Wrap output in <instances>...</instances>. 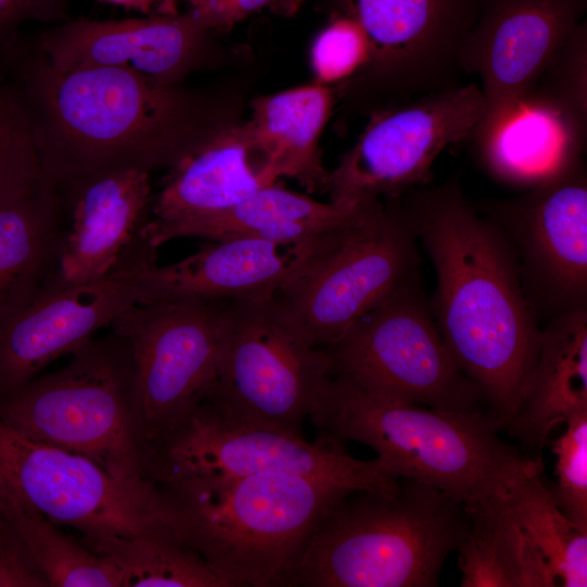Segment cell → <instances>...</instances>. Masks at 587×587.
<instances>
[{
	"mask_svg": "<svg viewBox=\"0 0 587 587\" xmlns=\"http://www.w3.org/2000/svg\"><path fill=\"white\" fill-rule=\"evenodd\" d=\"M334 445L371 447L395 478L432 486L463 505L495 491L529 459L498 435L480 411L457 412L394 401L330 375L309 415Z\"/></svg>",
	"mask_w": 587,
	"mask_h": 587,
	"instance_id": "4",
	"label": "cell"
},
{
	"mask_svg": "<svg viewBox=\"0 0 587 587\" xmlns=\"http://www.w3.org/2000/svg\"><path fill=\"white\" fill-rule=\"evenodd\" d=\"M323 348L332 375L394 401L472 412L483 400L436 325L419 271Z\"/></svg>",
	"mask_w": 587,
	"mask_h": 587,
	"instance_id": "9",
	"label": "cell"
},
{
	"mask_svg": "<svg viewBox=\"0 0 587 587\" xmlns=\"http://www.w3.org/2000/svg\"><path fill=\"white\" fill-rule=\"evenodd\" d=\"M372 46L367 71L401 103L461 85L460 54L483 0H336Z\"/></svg>",
	"mask_w": 587,
	"mask_h": 587,
	"instance_id": "15",
	"label": "cell"
},
{
	"mask_svg": "<svg viewBox=\"0 0 587 587\" xmlns=\"http://www.w3.org/2000/svg\"><path fill=\"white\" fill-rule=\"evenodd\" d=\"M586 11L587 0L482 1L460 54L462 72L482 80L484 113L474 134L524 97Z\"/></svg>",
	"mask_w": 587,
	"mask_h": 587,
	"instance_id": "16",
	"label": "cell"
},
{
	"mask_svg": "<svg viewBox=\"0 0 587 587\" xmlns=\"http://www.w3.org/2000/svg\"><path fill=\"white\" fill-rule=\"evenodd\" d=\"M183 1H185V2H187L189 5H191L192 2H193L195 0H183Z\"/></svg>",
	"mask_w": 587,
	"mask_h": 587,
	"instance_id": "39",
	"label": "cell"
},
{
	"mask_svg": "<svg viewBox=\"0 0 587 587\" xmlns=\"http://www.w3.org/2000/svg\"><path fill=\"white\" fill-rule=\"evenodd\" d=\"M470 528L462 503L411 478L394 494L353 490L319 521L285 587H434Z\"/></svg>",
	"mask_w": 587,
	"mask_h": 587,
	"instance_id": "5",
	"label": "cell"
},
{
	"mask_svg": "<svg viewBox=\"0 0 587 587\" xmlns=\"http://www.w3.org/2000/svg\"><path fill=\"white\" fill-rule=\"evenodd\" d=\"M208 33L188 9L124 20L67 18L32 43L60 70L129 68L174 85L196 61Z\"/></svg>",
	"mask_w": 587,
	"mask_h": 587,
	"instance_id": "20",
	"label": "cell"
},
{
	"mask_svg": "<svg viewBox=\"0 0 587 587\" xmlns=\"http://www.w3.org/2000/svg\"><path fill=\"white\" fill-rule=\"evenodd\" d=\"M333 104L332 88L316 82L251 102L247 125L278 178L295 179L309 192L326 191L329 171L320 140Z\"/></svg>",
	"mask_w": 587,
	"mask_h": 587,
	"instance_id": "26",
	"label": "cell"
},
{
	"mask_svg": "<svg viewBox=\"0 0 587 587\" xmlns=\"http://www.w3.org/2000/svg\"><path fill=\"white\" fill-rule=\"evenodd\" d=\"M419 246L399 197L380 200L329 233L272 298L308 344L327 347L419 271Z\"/></svg>",
	"mask_w": 587,
	"mask_h": 587,
	"instance_id": "7",
	"label": "cell"
},
{
	"mask_svg": "<svg viewBox=\"0 0 587 587\" xmlns=\"http://www.w3.org/2000/svg\"><path fill=\"white\" fill-rule=\"evenodd\" d=\"M0 587H50L30 549L1 508Z\"/></svg>",
	"mask_w": 587,
	"mask_h": 587,
	"instance_id": "36",
	"label": "cell"
},
{
	"mask_svg": "<svg viewBox=\"0 0 587 587\" xmlns=\"http://www.w3.org/2000/svg\"><path fill=\"white\" fill-rule=\"evenodd\" d=\"M42 172L12 93L0 85V207L32 188Z\"/></svg>",
	"mask_w": 587,
	"mask_h": 587,
	"instance_id": "33",
	"label": "cell"
},
{
	"mask_svg": "<svg viewBox=\"0 0 587 587\" xmlns=\"http://www.w3.org/2000/svg\"><path fill=\"white\" fill-rule=\"evenodd\" d=\"M64 210L45 176L0 207V326L55 283Z\"/></svg>",
	"mask_w": 587,
	"mask_h": 587,
	"instance_id": "23",
	"label": "cell"
},
{
	"mask_svg": "<svg viewBox=\"0 0 587 587\" xmlns=\"http://www.w3.org/2000/svg\"><path fill=\"white\" fill-rule=\"evenodd\" d=\"M587 411V310L549 319L508 425L525 446L540 449L550 433Z\"/></svg>",
	"mask_w": 587,
	"mask_h": 587,
	"instance_id": "22",
	"label": "cell"
},
{
	"mask_svg": "<svg viewBox=\"0 0 587 587\" xmlns=\"http://www.w3.org/2000/svg\"><path fill=\"white\" fill-rule=\"evenodd\" d=\"M0 421L27 438L86 457L117 479H145L136 365L128 341L113 332L1 398Z\"/></svg>",
	"mask_w": 587,
	"mask_h": 587,
	"instance_id": "6",
	"label": "cell"
},
{
	"mask_svg": "<svg viewBox=\"0 0 587 587\" xmlns=\"http://www.w3.org/2000/svg\"><path fill=\"white\" fill-rule=\"evenodd\" d=\"M287 473L344 489L394 494L399 479L377 459L359 460L340 445L225 412L203 399L143 446L142 476L153 483L198 475Z\"/></svg>",
	"mask_w": 587,
	"mask_h": 587,
	"instance_id": "8",
	"label": "cell"
},
{
	"mask_svg": "<svg viewBox=\"0 0 587 587\" xmlns=\"http://www.w3.org/2000/svg\"><path fill=\"white\" fill-rule=\"evenodd\" d=\"M68 0H0V58L28 21L64 22Z\"/></svg>",
	"mask_w": 587,
	"mask_h": 587,
	"instance_id": "37",
	"label": "cell"
},
{
	"mask_svg": "<svg viewBox=\"0 0 587 587\" xmlns=\"http://www.w3.org/2000/svg\"><path fill=\"white\" fill-rule=\"evenodd\" d=\"M110 4L118 5L127 10H135L140 13L150 15L157 10L159 13L177 12L172 4L166 3L172 0H100Z\"/></svg>",
	"mask_w": 587,
	"mask_h": 587,
	"instance_id": "38",
	"label": "cell"
},
{
	"mask_svg": "<svg viewBox=\"0 0 587 587\" xmlns=\"http://www.w3.org/2000/svg\"><path fill=\"white\" fill-rule=\"evenodd\" d=\"M399 198L436 273L429 299L436 325L489 403L490 416L508 426L541 332L515 251L501 228L466 200L458 175Z\"/></svg>",
	"mask_w": 587,
	"mask_h": 587,
	"instance_id": "2",
	"label": "cell"
},
{
	"mask_svg": "<svg viewBox=\"0 0 587 587\" xmlns=\"http://www.w3.org/2000/svg\"><path fill=\"white\" fill-rule=\"evenodd\" d=\"M552 444L558 483L551 495L565 516L587 532V411L572 416Z\"/></svg>",
	"mask_w": 587,
	"mask_h": 587,
	"instance_id": "34",
	"label": "cell"
},
{
	"mask_svg": "<svg viewBox=\"0 0 587 587\" xmlns=\"http://www.w3.org/2000/svg\"><path fill=\"white\" fill-rule=\"evenodd\" d=\"M586 137L559 114L523 97L471 140L490 177L527 190L583 161Z\"/></svg>",
	"mask_w": 587,
	"mask_h": 587,
	"instance_id": "24",
	"label": "cell"
},
{
	"mask_svg": "<svg viewBox=\"0 0 587 587\" xmlns=\"http://www.w3.org/2000/svg\"><path fill=\"white\" fill-rule=\"evenodd\" d=\"M305 0H195L189 10L208 30L228 32L255 13L294 16Z\"/></svg>",
	"mask_w": 587,
	"mask_h": 587,
	"instance_id": "35",
	"label": "cell"
},
{
	"mask_svg": "<svg viewBox=\"0 0 587 587\" xmlns=\"http://www.w3.org/2000/svg\"><path fill=\"white\" fill-rule=\"evenodd\" d=\"M138 302L121 272L75 286L52 284L0 326V399L71 354Z\"/></svg>",
	"mask_w": 587,
	"mask_h": 587,
	"instance_id": "19",
	"label": "cell"
},
{
	"mask_svg": "<svg viewBox=\"0 0 587 587\" xmlns=\"http://www.w3.org/2000/svg\"><path fill=\"white\" fill-rule=\"evenodd\" d=\"M372 62L371 41L352 17L335 13L319 33L311 48L315 82L332 85L367 70Z\"/></svg>",
	"mask_w": 587,
	"mask_h": 587,
	"instance_id": "32",
	"label": "cell"
},
{
	"mask_svg": "<svg viewBox=\"0 0 587 587\" xmlns=\"http://www.w3.org/2000/svg\"><path fill=\"white\" fill-rule=\"evenodd\" d=\"M0 482L59 526L90 537L177 532L151 480H121L90 459L27 438L0 421Z\"/></svg>",
	"mask_w": 587,
	"mask_h": 587,
	"instance_id": "11",
	"label": "cell"
},
{
	"mask_svg": "<svg viewBox=\"0 0 587 587\" xmlns=\"http://www.w3.org/2000/svg\"><path fill=\"white\" fill-rule=\"evenodd\" d=\"M0 508L30 549L50 587H124L116 566L59 529L0 482Z\"/></svg>",
	"mask_w": 587,
	"mask_h": 587,
	"instance_id": "30",
	"label": "cell"
},
{
	"mask_svg": "<svg viewBox=\"0 0 587 587\" xmlns=\"http://www.w3.org/2000/svg\"><path fill=\"white\" fill-rule=\"evenodd\" d=\"M378 201L322 202L274 184L227 210L179 227L172 240L198 237L211 241L255 238L309 242L351 223Z\"/></svg>",
	"mask_w": 587,
	"mask_h": 587,
	"instance_id": "25",
	"label": "cell"
},
{
	"mask_svg": "<svg viewBox=\"0 0 587 587\" xmlns=\"http://www.w3.org/2000/svg\"><path fill=\"white\" fill-rule=\"evenodd\" d=\"M167 170L138 236L150 252L179 227L227 210L278 179L247 123L207 130Z\"/></svg>",
	"mask_w": 587,
	"mask_h": 587,
	"instance_id": "17",
	"label": "cell"
},
{
	"mask_svg": "<svg viewBox=\"0 0 587 587\" xmlns=\"http://www.w3.org/2000/svg\"><path fill=\"white\" fill-rule=\"evenodd\" d=\"M483 113L475 84L373 112L355 143L329 171V200H385L425 186L437 157L448 146L471 140Z\"/></svg>",
	"mask_w": 587,
	"mask_h": 587,
	"instance_id": "12",
	"label": "cell"
},
{
	"mask_svg": "<svg viewBox=\"0 0 587 587\" xmlns=\"http://www.w3.org/2000/svg\"><path fill=\"white\" fill-rule=\"evenodd\" d=\"M332 374L325 348L308 344L272 297L227 301L215 378L204 399L230 414L302 435Z\"/></svg>",
	"mask_w": 587,
	"mask_h": 587,
	"instance_id": "10",
	"label": "cell"
},
{
	"mask_svg": "<svg viewBox=\"0 0 587 587\" xmlns=\"http://www.w3.org/2000/svg\"><path fill=\"white\" fill-rule=\"evenodd\" d=\"M541 461L529 459L496 492L558 585L586 587L587 532L560 510L541 479Z\"/></svg>",
	"mask_w": 587,
	"mask_h": 587,
	"instance_id": "28",
	"label": "cell"
},
{
	"mask_svg": "<svg viewBox=\"0 0 587 587\" xmlns=\"http://www.w3.org/2000/svg\"><path fill=\"white\" fill-rule=\"evenodd\" d=\"M587 136V22L582 21L546 62L524 95Z\"/></svg>",
	"mask_w": 587,
	"mask_h": 587,
	"instance_id": "31",
	"label": "cell"
},
{
	"mask_svg": "<svg viewBox=\"0 0 587 587\" xmlns=\"http://www.w3.org/2000/svg\"><path fill=\"white\" fill-rule=\"evenodd\" d=\"M477 210L510 240L538 320L587 310V173L584 160L516 198Z\"/></svg>",
	"mask_w": 587,
	"mask_h": 587,
	"instance_id": "13",
	"label": "cell"
},
{
	"mask_svg": "<svg viewBox=\"0 0 587 587\" xmlns=\"http://www.w3.org/2000/svg\"><path fill=\"white\" fill-rule=\"evenodd\" d=\"M150 173L128 170L96 177L68 195L55 284L75 286L115 271L138 240L152 201Z\"/></svg>",
	"mask_w": 587,
	"mask_h": 587,
	"instance_id": "21",
	"label": "cell"
},
{
	"mask_svg": "<svg viewBox=\"0 0 587 587\" xmlns=\"http://www.w3.org/2000/svg\"><path fill=\"white\" fill-rule=\"evenodd\" d=\"M0 78L63 199L105 174L168 168L205 133L173 85L129 68L60 70L21 35L0 59Z\"/></svg>",
	"mask_w": 587,
	"mask_h": 587,
	"instance_id": "1",
	"label": "cell"
},
{
	"mask_svg": "<svg viewBox=\"0 0 587 587\" xmlns=\"http://www.w3.org/2000/svg\"><path fill=\"white\" fill-rule=\"evenodd\" d=\"M78 539L116 566L124 587H232L176 532Z\"/></svg>",
	"mask_w": 587,
	"mask_h": 587,
	"instance_id": "29",
	"label": "cell"
},
{
	"mask_svg": "<svg viewBox=\"0 0 587 587\" xmlns=\"http://www.w3.org/2000/svg\"><path fill=\"white\" fill-rule=\"evenodd\" d=\"M326 235L301 243L214 240L170 264L138 261L115 271L136 285L138 302L265 299L300 271Z\"/></svg>",
	"mask_w": 587,
	"mask_h": 587,
	"instance_id": "18",
	"label": "cell"
},
{
	"mask_svg": "<svg viewBox=\"0 0 587 587\" xmlns=\"http://www.w3.org/2000/svg\"><path fill=\"white\" fill-rule=\"evenodd\" d=\"M464 508L471 528L457 549L462 587L558 586L496 491Z\"/></svg>",
	"mask_w": 587,
	"mask_h": 587,
	"instance_id": "27",
	"label": "cell"
},
{
	"mask_svg": "<svg viewBox=\"0 0 587 587\" xmlns=\"http://www.w3.org/2000/svg\"><path fill=\"white\" fill-rule=\"evenodd\" d=\"M226 303L137 302L111 323L112 332L132 348L145 442L208 396L215 378Z\"/></svg>",
	"mask_w": 587,
	"mask_h": 587,
	"instance_id": "14",
	"label": "cell"
},
{
	"mask_svg": "<svg viewBox=\"0 0 587 587\" xmlns=\"http://www.w3.org/2000/svg\"><path fill=\"white\" fill-rule=\"evenodd\" d=\"M180 538L232 587H285L325 512L350 492L287 473L160 483Z\"/></svg>",
	"mask_w": 587,
	"mask_h": 587,
	"instance_id": "3",
	"label": "cell"
}]
</instances>
